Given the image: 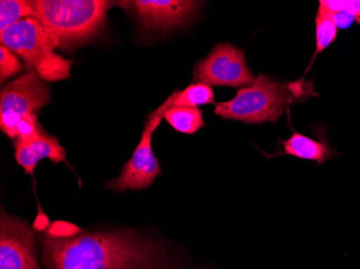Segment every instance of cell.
I'll return each instance as SVG.
<instances>
[{"instance_id":"cell-1","label":"cell","mask_w":360,"mask_h":269,"mask_svg":"<svg viewBox=\"0 0 360 269\" xmlns=\"http://www.w3.org/2000/svg\"><path fill=\"white\" fill-rule=\"evenodd\" d=\"M46 269H187L169 244L136 230H84L74 238L38 235Z\"/></svg>"},{"instance_id":"cell-2","label":"cell","mask_w":360,"mask_h":269,"mask_svg":"<svg viewBox=\"0 0 360 269\" xmlns=\"http://www.w3.org/2000/svg\"><path fill=\"white\" fill-rule=\"evenodd\" d=\"M309 96H319L314 92L312 81L286 83L273 80L268 74H260L252 86L238 88L231 100L216 104L214 112L224 119L248 124H275L291 105Z\"/></svg>"},{"instance_id":"cell-3","label":"cell","mask_w":360,"mask_h":269,"mask_svg":"<svg viewBox=\"0 0 360 269\" xmlns=\"http://www.w3.org/2000/svg\"><path fill=\"white\" fill-rule=\"evenodd\" d=\"M36 18L56 48L82 46L98 35L113 3L107 0H34Z\"/></svg>"},{"instance_id":"cell-4","label":"cell","mask_w":360,"mask_h":269,"mask_svg":"<svg viewBox=\"0 0 360 269\" xmlns=\"http://www.w3.org/2000/svg\"><path fill=\"white\" fill-rule=\"evenodd\" d=\"M0 41L44 81L56 82L70 78L72 60L56 53L53 38L37 18H27L1 30Z\"/></svg>"},{"instance_id":"cell-5","label":"cell","mask_w":360,"mask_h":269,"mask_svg":"<svg viewBox=\"0 0 360 269\" xmlns=\"http://www.w3.org/2000/svg\"><path fill=\"white\" fill-rule=\"evenodd\" d=\"M173 100L174 93L157 110L147 115L141 141L132 157L123 165L118 178L107 182L105 189L117 193H123L127 190H146L151 187L155 180L161 176L162 168L153 153L151 143L153 133L159 127L162 119H165V112L171 108Z\"/></svg>"},{"instance_id":"cell-6","label":"cell","mask_w":360,"mask_h":269,"mask_svg":"<svg viewBox=\"0 0 360 269\" xmlns=\"http://www.w3.org/2000/svg\"><path fill=\"white\" fill-rule=\"evenodd\" d=\"M51 102V91L34 70L4 86L0 94V129L12 140L21 119L42 110Z\"/></svg>"},{"instance_id":"cell-7","label":"cell","mask_w":360,"mask_h":269,"mask_svg":"<svg viewBox=\"0 0 360 269\" xmlns=\"http://www.w3.org/2000/svg\"><path fill=\"white\" fill-rule=\"evenodd\" d=\"M193 80L210 86L240 88L254 84L256 77L248 68L243 50L231 44H218L205 58L196 63Z\"/></svg>"},{"instance_id":"cell-8","label":"cell","mask_w":360,"mask_h":269,"mask_svg":"<svg viewBox=\"0 0 360 269\" xmlns=\"http://www.w3.org/2000/svg\"><path fill=\"white\" fill-rule=\"evenodd\" d=\"M37 232L27 220L0 214V269H42L38 262Z\"/></svg>"},{"instance_id":"cell-9","label":"cell","mask_w":360,"mask_h":269,"mask_svg":"<svg viewBox=\"0 0 360 269\" xmlns=\"http://www.w3.org/2000/svg\"><path fill=\"white\" fill-rule=\"evenodd\" d=\"M132 10L147 28L169 29L189 23L199 13L203 3L192 0H134L119 1Z\"/></svg>"},{"instance_id":"cell-10","label":"cell","mask_w":360,"mask_h":269,"mask_svg":"<svg viewBox=\"0 0 360 269\" xmlns=\"http://www.w3.org/2000/svg\"><path fill=\"white\" fill-rule=\"evenodd\" d=\"M14 157L18 165L23 168L27 175L34 177L38 163L48 159L54 164L66 162V151L60 140L40 126L35 136L28 139L14 140Z\"/></svg>"},{"instance_id":"cell-11","label":"cell","mask_w":360,"mask_h":269,"mask_svg":"<svg viewBox=\"0 0 360 269\" xmlns=\"http://www.w3.org/2000/svg\"><path fill=\"white\" fill-rule=\"evenodd\" d=\"M280 145L283 147L282 152L272 155L264 153V155L269 159L281 155H290L297 159L315 162L317 165H321L339 155V153L329 145L327 140H316L300 133H293L286 140H281Z\"/></svg>"},{"instance_id":"cell-12","label":"cell","mask_w":360,"mask_h":269,"mask_svg":"<svg viewBox=\"0 0 360 269\" xmlns=\"http://www.w3.org/2000/svg\"><path fill=\"white\" fill-rule=\"evenodd\" d=\"M165 119L178 133L193 135L205 125L203 111L199 107H171Z\"/></svg>"},{"instance_id":"cell-13","label":"cell","mask_w":360,"mask_h":269,"mask_svg":"<svg viewBox=\"0 0 360 269\" xmlns=\"http://www.w3.org/2000/svg\"><path fill=\"white\" fill-rule=\"evenodd\" d=\"M215 94L212 86L203 83H192L185 90L175 91L171 107H199L214 104Z\"/></svg>"},{"instance_id":"cell-14","label":"cell","mask_w":360,"mask_h":269,"mask_svg":"<svg viewBox=\"0 0 360 269\" xmlns=\"http://www.w3.org/2000/svg\"><path fill=\"white\" fill-rule=\"evenodd\" d=\"M27 18H36L32 1L1 0L0 1V32Z\"/></svg>"},{"instance_id":"cell-15","label":"cell","mask_w":360,"mask_h":269,"mask_svg":"<svg viewBox=\"0 0 360 269\" xmlns=\"http://www.w3.org/2000/svg\"><path fill=\"white\" fill-rule=\"evenodd\" d=\"M315 24H316V50H315L314 58L323 53L326 48L335 41L339 30L333 19V12L326 9L323 6H319L317 10Z\"/></svg>"},{"instance_id":"cell-16","label":"cell","mask_w":360,"mask_h":269,"mask_svg":"<svg viewBox=\"0 0 360 269\" xmlns=\"http://www.w3.org/2000/svg\"><path fill=\"white\" fill-rule=\"evenodd\" d=\"M23 70V65L9 48L1 44L0 46V80L1 83L7 81L11 77L15 76Z\"/></svg>"},{"instance_id":"cell-17","label":"cell","mask_w":360,"mask_h":269,"mask_svg":"<svg viewBox=\"0 0 360 269\" xmlns=\"http://www.w3.org/2000/svg\"><path fill=\"white\" fill-rule=\"evenodd\" d=\"M319 6H323L333 13L343 12L349 14L355 18L357 23H360V0H321Z\"/></svg>"},{"instance_id":"cell-18","label":"cell","mask_w":360,"mask_h":269,"mask_svg":"<svg viewBox=\"0 0 360 269\" xmlns=\"http://www.w3.org/2000/svg\"><path fill=\"white\" fill-rule=\"evenodd\" d=\"M82 232H84V230L80 226L68 221L52 222L51 225L46 230V232L52 237L62 238V240L76 237Z\"/></svg>"},{"instance_id":"cell-19","label":"cell","mask_w":360,"mask_h":269,"mask_svg":"<svg viewBox=\"0 0 360 269\" xmlns=\"http://www.w3.org/2000/svg\"><path fill=\"white\" fill-rule=\"evenodd\" d=\"M40 126H41V124L38 121L36 113L26 115L18 123V126H16V139L32 138L39 131Z\"/></svg>"},{"instance_id":"cell-20","label":"cell","mask_w":360,"mask_h":269,"mask_svg":"<svg viewBox=\"0 0 360 269\" xmlns=\"http://www.w3.org/2000/svg\"><path fill=\"white\" fill-rule=\"evenodd\" d=\"M51 223L49 220L46 214L42 211L41 208L39 207V212H38L37 216H36L35 221L32 223V228L35 230L36 232L40 234V232H46L49 230Z\"/></svg>"},{"instance_id":"cell-21","label":"cell","mask_w":360,"mask_h":269,"mask_svg":"<svg viewBox=\"0 0 360 269\" xmlns=\"http://www.w3.org/2000/svg\"><path fill=\"white\" fill-rule=\"evenodd\" d=\"M333 19H335V24H337L339 29H347V27L355 23L356 19L354 16L349 14L343 13V12H338L333 13Z\"/></svg>"}]
</instances>
